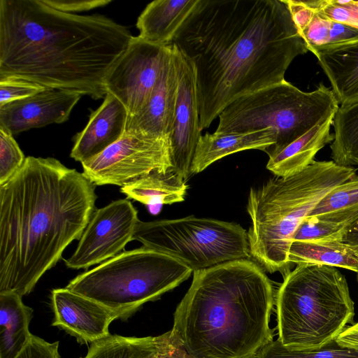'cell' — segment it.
<instances>
[{"label":"cell","instance_id":"cell-1","mask_svg":"<svg viewBox=\"0 0 358 358\" xmlns=\"http://www.w3.org/2000/svg\"><path fill=\"white\" fill-rule=\"evenodd\" d=\"M171 43L194 66L201 130L308 52L283 0H199Z\"/></svg>","mask_w":358,"mask_h":358},{"label":"cell","instance_id":"cell-2","mask_svg":"<svg viewBox=\"0 0 358 358\" xmlns=\"http://www.w3.org/2000/svg\"><path fill=\"white\" fill-rule=\"evenodd\" d=\"M131 38L126 27L100 14L64 13L42 0H0V78L99 99Z\"/></svg>","mask_w":358,"mask_h":358},{"label":"cell","instance_id":"cell-3","mask_svg":"<svg viewBox=\"0 0 358 358\" xmlns=\"http://www.w3.org/2000/svg\"><path fill=\"white\" fill-rule=\"evenodd\" d=\"M96 198L83 173L52 157H27L0 185V293H30L81 238Z\"/></svg>","mask_w":358,"mask_h":358},{"label":"cell","instance_id":"cell-4","mask_svg":"<svg viewBox=\"0 0 358 358\" xmlns=\"http://www.w3.org/2000/svg\"><path fill=\"white\" fill-rule=\"evenodd\" d=\"M273 285L249 259L193 271L172 330L194 358H255L273 341Z\"/></svg>","mask_w":358,"mask_h":358},{"label":"cell","instance_id":"cell-5","mask_svg":"<svg viewBox=\"0 0 358 358\" xmlns=\"http://www.w3.org/2000/svg\"><path fill=\"white\" fill-rule=\"evenodd\" d=\"M353 166L332 161H314L303 171L275 176L250 189L247 211L252 224L248 232L250 253L263 269L289 271L288 254L302 221L331 189L356 175Z\"/></svg>","mask_w":358,"mask_h":358},{"label":"cell","instance_id":"cell-6","mask_svg":"<svg viewBox=\"0 0 358 358\" xmlns=\"http://www.w3.org/2000/svg\"><path fill=\"white\" fill-rule=\"evenodd\" d=\"M275 305L278 339L289 350L322 348L355 323L348 282L334 266L296 264L284 276Z\"/></svg>","mask_w":358,"mask_h":358},{"label":"cell","instance_id":"cell-7","mask_svg":"<svg viewBox=\"0 0 358 358\" xmlns=\"http://www.w3.org/2000/svg\"><path fill=\"white\" fill-rule=\"evenodd\" d=\"M192 272L178 259L143 245L77 275L66 287L126 319L145 303L178 286Z\"/></svg>","mask_w":358,"mask_h":358},{"label":"cell","instance_id":"cell-8","mask_svg":"<svg viewBox=\"0 0 358 358\" xmlns=\"http://www.w3.org/2000/svg\"><path fill=\"white\" fill-rule=\"evenodd\" d=\"M338 108L331 89L324 84L313 91L303 92L284 80L230 103L219 115L215 131L272 129L275 133V143L265 151L268 155L334 115Z\"/></svg>","mask_w":358,"mask_h":358},{"label":"cell","instance_id":"cell-9","mask_svg":"<svg viewBox=\"0 0 358 358\" xmlns=\"http://www.w3.org/2000/svg\"><path fill=\"white\" fill-rule=\"evenodd\" d=\"M133 240L193 271L250 257L248 233L240 224L211 218L139 220Z\"/></svg>","mask_w":358,"mask_h":358},{"label":"cell","instance_id":"cell-10","mask_svg":"<svg viewBox=\"0 0 358 358\" xmlns=\"http://www.w3.org/2000/svg\"><path fill=\"white\" fill-rule=\"evenodd\" d=\"M94 185L122 187L154 171L172 169L169 139L142 133H125L92 159L81 164Z\"/></svg>","mask_w":358,"mask_h":358},{"label":"cell","instance_id":"cell-11","mask_svg":"<svg viewBox=\"0 0 358 358\" xmlns=\"http://www.w3.org/2000/svg\"><path fill=\"white\" fill-rule=\"evenodd\" d=\"M171 45V44H170ZM132 36L105 79L107 92L126 107L129 116L137 113L148 102L170 49Z\"/></svg>","mask_w":358,"mask_h":358},{"label":"cell","instance_id":"cell-12","mask_svg":"<svg viewBox=\"0 0 358 358\" xmlns=\"http://www.w3.org/2000/svg\"><path fill=\"white\" fill-rule=\"evenodd\" d=\"M139 221L127 199L114 201L94 210L74 253L65 259L73 269L87 268L117 255L133 240Z\"/></svg>","mask_w":358,"mask_h":358},{"label":"cell","instance_id":"cell-13","mask_svg":"<svg viewBox=\"0 0 358 358\" xmlns=\"http://www.w3.org/2000/svg\"><path fill=\"white\" fill-rule=\"evenodd\" d=\"M178 76V96L172 130L169 136L172 169L184 180L191 166L201 134L194 64L171 43Z\"/></svg>","mask_w":358,"mask_h":358},{"label":"cell","instance_id":"cell-14","mask_svg":"<svg viewBox=\"0 0 358 358\" xmlns=\"http://www.w3.org/2000/svg\"><path fill=\"white\" fill-rule=\"evenodd\" d=\"M51 300L55 315L52 325L62 329L80 343L106 338L110 335V324L120 318L115 311L66 287L53 289Z\"/></svg>","mask_w":358,"mask_h":358},{"label":"cell","instance_id":"cell-15","mask_svg":"<svg viewBox=\"0 0 358 358\" xmlns=\"http://www.w3.org/2000/svg\"><path fill=\"white\" fill-rule=\"evenodd\" d=\"M81 94L46 88L29 97L0 106V126L13 135L66 121Z\"/></svg>","mask_w":358,"mask_h":358},{"label":"cell","instance_id":"cell-16","mask_svg":"<svg viewBox=\"0 0 358 358\" xmlns=\"http://www.w3.org/2000/svg\"><path fill=\"white\" fill-rule=\"evenodd\" d=\"M178 76L171 44L158 81L146 104L128 116L125 133L169 138L178 96Z\"/></svg>","mask_w":358,"mask_h":358},{"label":"cell","instance_id":"cell-17","mask_svg":"<svg viewBox=\"0 0 358 358\" xmlns=\"http://www.w3.org/2000/svg\"><path fill=\"white\" fill-rule=\"evenodd\" d=\"M128 116L123 103L107 92L102 104L76 136L71 157L82 164L101 154L123 136Z\"/></svg>","mask_w":358,"mask_h":358},{"label":"cell","instance_id":"cell-18","mask_svg":"<svg viewBox=\"0 0 358 358\" xmlns=\"http://www.w3.org/2000/svg\"><path fill=\"white\" fill-rule=\"evenodd\" d=\"M275 143V133L265 129L242 133H206L197 143L192 173L204 171L215 162L231 154L250 149L266 151Z\"/></svg>","mask_w":358,"mask_h":358},{"label":"cell","instance_id":"cell-19","mask_svg":"<svg viewBox=\"0 0 358 358\" xmlns=\"http://www.w3.org/2000/svg\"><path fill=\"white\" fill-rule=\"evenodd\" d=\"M199 0H155L139 15L138 36L158 45L171 44L177 32L196 8Z\"/></svg>","mask_w":358,"mask_h":358},{"label":"cell","instance_id":"cell-20","mask_svg":"<svg viewBox=\"0 0 358 358\" xmlns=\"http://www.w3.org/2000/svg\"><path fill=\"white\" fill-rule=\"evenodd\" d=\"M334 115L316 124L285 148L268 154L267 169L276 176L287 177L308 167L315 161L316 154L334 141L330 129Z\"/></svg>","mask_w":358,"mask_h":358},{"label":"cell","instance_id":"cell-21","mask_svg":"<svg viewBox=\"0 0 358 358\" xmlns=\"http://www.w3.org/2000/svg\"><path fill=\"white\" fill-rule=\"evenodd\" d=\"M33 311L18 294L0 293V358H17L27 345Z\"/></svg>","mask_w":358,"mask_h":358},{"label":"cell","instance_id":"cell-22","mask_svg":"<svg viewBox=\"0 0 358 358\" xmlns=\"http://www.w3.org/2000/svg\"><path fill=\"white\" fill-rule=\"evenodd\" d=\"M339 106L358 103V44L316 56Z\"/></svg>","mask_w":358,"mask_h":358},{"label":"cell","instance_id":"cell-23","mask_svg":"<svg viewBox=\"0 0 358 358\" xmlns=\"http://www.w3.org/2000/svg\"><path fill=\"white\" fill-rule=\"evenodd\" d=\"M292 264H314L341 267L358 273V245L341 240L293 241L288 254Z\"/></svg>","mask_w":358,"mask_h":358},{"label":"cell","instance_id":"cell-24","mask_svg":"<svg viewBox=\"0 0 358 358\" xmlns=\"http://www.w3.org/2000/svg\"><path fill=\"white\" fill-rule=\"evenodd\" d=\"M187 186L185 180L172 169L154 171L120 187L127 198L145 205L172 204L184 201Z\"/></svg>","mask_w":358,"mask_h":358},{"label":"cell","instance_id":"cell-25","mask_svg":"<svg viewBox=\"0 0 358 358\" xmlns=\"http://www.w3.org/2000/svg\"><path fill=\"white\" fill-rule=\"evenodd\" d=\"M309 216L337 224L348 231L358 220V175L328 192Z\"/></svg>","mask_w":358,"mask_h":358},{"label":"cell","instance_id":"cell-26","mask_svg":"<svg viewBox=\"0 0 358 358\" xmlns=\"http://www.w3.org/2000/svg\"><path fill=\"white\" fill-rule=\"evenodd\" d=\"M299 35L315 57L358 44L357 29L329 20L315 11L309 24Z\"/></svg>","mask_w":358,"mask_h":358},{"label":"cell","instance_id":"cell-27","mask_svg":"<svg viewBox=\"0 0 358 358\" xmlns=\"http://www.w3.org/2000/svg\"><path fill=\"white\" fill-rule=\"evenodd\" d=\"M332 126L334 141L330 149L333 161L343 166L358 165V103L339 106Z\"/></svg>","mask_w":358,"mask_h":358},{"label":"cell","instance_id":"cell-28","mask_svg":"<svg viewBox=\"0 0 358 358\" xmlns=\"http://www.w3.org/2000/svg\"><path fill=\"white\" fill-rule=\"evenodd\" d=\"M156 336L142 338L109 335L91 344L82 358H155Z\"/></svg>","mask_w":358,"mask_h":358},{"label":"cell","instance_id":"cell-29","mask_svg":"<svg viewBox=\"0 0 358 358\" xmlns=\"http://www.w3.org/2000/svg\"><path fill=\"white\" fill-rule=\"evenodd\" d=\"M255 358H358V350L340 347L334 341L319 350L293 351L277 338L264 345Z\"/></svg>","mask_w":358,"mask_h":358},{"label":"cell","instance_id":"cell-30","mask_svg":"<svg viewBox=\"0 0 358 358\" xmlns=\"http://www.w3.org/2000/svg\"><path fill=\"white\" fill-rule=\"evenodd\" d=\"M306 2L320 15L358 29V1L307 0Z\"/></svg>","mask_w":358,"mask_h":358},{"label":"cell","instance_id":"cell-31","mask_svg":"<svg viewBox=\"0 0 358 358\" xmlns=\"http://www.w3.org/2000/svg\"><path fill=\"white\" fill-rule=\"evenodd\" d=\"M25 159L13 135L0 126V185L6 182L20 169Z\"/></svg>","mask_w":358,"mask_h":358},{"label":"cell","instance_id":"cell-32","mask_svg":"<svg viewBox=\"0 0 358 358\" xmlns=\"http://www.w3.org/2000/svg\"><path fill=\"white\" fill-rule=\"evenodd\" d=\"M347 231V229L337 224L308 215L298 227L292 241H342Z\"/></svg>","mask_w":358,"mask_h":358},{"label":"cell","instance_id":"cell-33","mask_svg":"<svg viewBox=\"0 0 358 358\" xmlns=\"http://www.w3.org/2000/svg\"><path fill=\"white\" fill-rule=\"evenodd\" d=\"M46 89L28 80L8 77L0 78V106L25 99Z\"/></svg>","mask_w":358,"mask_h":358},{"label":"cell","instance_id":"cell-34","mask_svg":"<svg viewBox=\"0 0 358 358\" xmlns=\"http://www.w3.org/2000/svg\"><path fill=\"white\" fill-rule=\"evenodd\" d=\"M155 358H194L187 353L178 337L171 329L156 336Z\"/></svg>","mask_w":358,"mask_h":358},{"label":"cell","instance_id":"cell-35","mask_svg":"<svg viewBox=\"0 0 358 358\" xmlns=\"http://www.w3.org/2000/svg\"><path fill=\"white\" fill-rule=\"evenodd\" d=\"M58 349V341L49 343L31 334L27 345L17 358H61Z\"/></svg>","mask_w":358,"mask_h":358},{"label":"cell","instance_id":"cell-36","mask_svg":"<svg viewBox=\"0 0 358 358\" xmlns=\"http://www.w3.org/2000/svg\"><path fill=\"white\" fill-rule=\"evenodd\" d=\"M47 6L68 13L90 10L105 6L111 0H42Z\"/></svg>","mask_w":358,"mask_h":358},{"label":"cell","instance_id":"cell-37","mask_svg":"<svg viewBox=\"0 0 358 358\" xmlns=\"http://www.w3.org/2000/svg\"><path fill=\"white\" fill-rule=\"evenodd\" d=\"M289 11L298 34L301 33L312 20L315 10L306 1L283 0Z\"/></svg>","mask_w":358,"mask_h":358},{"label":"cell","instance_id":"cell-38","mask_svg":"<svg viewBox=\"0 0 358 358\" xmlns=\"http://www.w3.org/2000/svg\"><path fill=\"white\" fill-rule=\"evenodd\" d=\"M335 342L340 347L358 350V322L347 327Z\"/></svg>","mask_w":358,"mask_h":358},{"label":"cell","instance_id":"cell-39","mask_svg":"<svg viewBox=\"0 0 358 358\" xmlns=\"http://www.w3.org/2000/svg\"><path fill=\"white\" fill-rule=\"evenodd\" d=\"M342 241L351 245H358V220L351 226Z\"/></svg>","mask_w":358,"mask_h":358},{"label":"cell","instance_id":"cell-40","mask_svg":"<svg viewBox=\"0 0 358 358\" xmlns=\"http://www.w3.org/2000/svg\"><path fill=\"white\" fill-rule=\"evenodd\" d=\"M357 285H358V273H357Z\"/></svg>","mask_w":358,"mask_h":358}]
</instances>
